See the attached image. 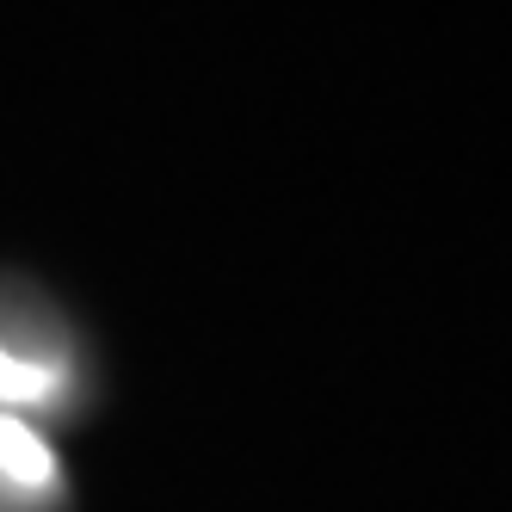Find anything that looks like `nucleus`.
Here are the masks:
<instances>
[{
	"label": "nucleus",
	"mask_w": 512,
	"mask_h": 512,
	"mask_svg": "<svg viewBox=\"0 0 512 512\" xmlns=\"http://www.w3.org/2000/svg\"><path fill=\"white\" fill-rule=\"evenodd\" d=\"M0 475L19 482V488H31V494H44V500L62 494V469H56L50 445L31 426H19L13 414H0Z\"/></svg>",
	"instance_id": "nucleus-1"
},
{
	"label": "nucleus",
	"mask_w": 512,
	"mask_h": 512,
	"mask_svg": "<svg viewBox=\"0 0 512 512\" xmlns=\"http://www.w3.org/2000/svg\"><path fill=\"white\" fill-rule=\"evenodd\" d=\"M62 389L56 364H19V358H0V401H50Z\"/></svg>",
	"instance_id": "nucleus-2"
}]
</instances>
